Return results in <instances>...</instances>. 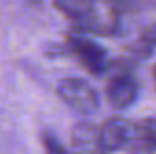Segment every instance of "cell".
I'll list each match as a JSON object with an SVG mask.
<instances>
[{
    "label": "cell",
    "mask_w": 156,
    "mask_h": 154,
    "mask_svg": "<svg viewBox=\"0 0 156 154\" xmlns=\"http://www.w3.org/2000/svg\"><path fill=\"white\" fill-rule=\"evenodd\" d=\"M109 10H113L115 14H129L138 8V0H101Z\"/></svg>",
    "instance_id": "30bf717a"
},
{
    "label": "cell",
    "mask_w": 156,
    "mask_h": 154,
    "mask_svg": "<svg viewBox=\"0 0 156 154\" xmlns=\"http://www.w3.org/2000/svg\"><path fill=\"white\" fill-rule=\"evenodd\" d=\"M129 132H130L129 121L121 119V117H111V119H107L99 128L101 142H103L105 152L125 150L126 140H129Z\"/></svg>",
    "instance_id": "52a82bcc"
},
{
    "label": "cell",
    "mask_w": 156,
    "mask_h": 154,
    "mask_svg": "<svg viewBox=\"0 0 156 154\" xmlns=\"http://www.w3.org/2000/svg\"><path fill=\"white\" fill-rule=\"evenodd\" d=\"M71 154H107L99 128H95L91 123L75 124L71 132Z\"/></svg>",
    "instance_id": "8992f818"
},
{
    "label": "cell",
    "mask_w": 156,
    "mask_h": 154,
    "mask_svg": "<svg viewBox=\"0 0 156 154\" xmlns=\"http://www.w3.org/2000/svg\"><path fill=\"white\" fill-rule=\"evenodd\" d=\"M57 95L67 107H71L81 115H91L99 107L97 91L83 79H75V77L61 79L57 85Z\"/></svg>",
    "instance_id": "6da1fadb"
},
{
    "label": "cell",
    "mask_w": 156,
    "mask_h": 154,
    "mask_svg": "<svg viewBox=\"0 0 156 154\" xmlns=\"http://www.w3.org/2000/svg\"><path fill=\"white\" fill-rule=\"evenodd\" d=\"M117 18H119V16L115 14L113 10H109V8L101 2V6L95 4V8H93L83 20H79L77 24H79L81 30L89 32V34L111 36V34H115L117 28H119V20Z\"/></svg>",
    "instance_id": "5b68a950"
},
{
    "label": "cell",
    "mask_w": 156,
    "mask_h": 154,
    "mask_svg": "<svg viewBox=\"0 0 156 154\" xmlns=\"http://www.w3.org/2000/svg\"><path fill=\"white\" fill-rule=\"evenodd\" d=\"M125 150L130 154L156 152V119H142L136 123H130V132Z\"/></svg>",
    "instance_id": "277c9868"
},
{
    "label": "cell",
    "mask_w": 156,
    "mask_h": 154,
    "mask_svg": "<svg viewBox=\"0 0 156 154\" xmlns=\"http://www.w3.org/2000/svg\"><path fill=\"white\" fill-rule=\"evenodd\" d=\"M69 44H71L73 51L77 54V58L81 59V63H83L91 73L99 75V73H103L107 69V54H105V50L99 46V44L93 42L91 38L75 34V36L69 38Z\"/></svg>",
    "instance_id": "7a4b0ae2"
},
{
    "label": "cell",
    "mask_w": 156,
    "mask_h": 154,
    "mask_svg": "<svg viewBox=\"0 0 156 154\" xmlns=\"http://www.w3.org/2000/svg\"><path fill=\"white\" fill-rule=\"evenodd\" d=\"M138 95V83L130 73H117L111 77L107 85V101L113 109H126L136 101Z\"/></svg>",
    "instance_id": "3957f363"
},
{
    "label": "cell",
    "mask_w": 156,
    "mask_h": 154,
    "mask_svg": "<svg viewBox=\"0 0 156 154\" xmlns=\"http://www.w3.org/2000/svg\"><path fill=\"white\" fill-rule=\"evenodd\" d=\"M42 144H44L46 154H71V150H67V148L57 140V136L53 135V132H44L42 135Z\"/></svg>",
    "instance_id": "9c48e42d"
},
{
    "label": "cell",
    "mask_w": 156,
    "mask_h": 154,
    "mask_svg": "<svg viewBox=\"0 0 156 154\" xmlns=\"http://www.w3.org/2000/svg\"><path fill=\"white\" fill-rule=\"evenodd\" d=\"M53 4L59 12L79 22L95 8L97 0H53Z\"/></svg>",
    "instance_id": "ba28073f"
},
{
    "label": "cell",
    "mask_w": 156,
    "mask_h": 154,
    "mask_svg": "<svg viewBox=\"0 0 156 154\" xmlns=\"http://www.w3.org/2000/svg\"><path fill=\"white\" fill-rule=\"evenodd\" d=\"M154 79H156V69H154Z\"/></svg>",
    "instance_id": "8fae6325"
}]
</instances>
